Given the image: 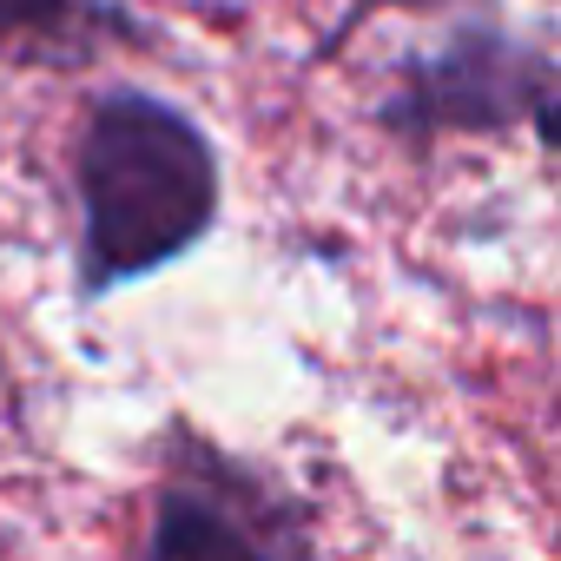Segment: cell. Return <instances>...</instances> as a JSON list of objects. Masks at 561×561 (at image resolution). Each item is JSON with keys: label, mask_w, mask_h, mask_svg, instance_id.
<instances>
[{"label": "cell", "mask_w": 561, "mask_h": 561, "mask_svg": "<svg viewBox=\"0 0 561 561\" xmlns=\"http://www.w3.org/2000/svg\"><path fill=\"white\" fill-rule=\"evenodd\" d=\"M73 185L80 298H106L179 264L218 225V152L205 126L146 87H113L87 106Z\"/></svg>", "instance_id": "obj_1"}, {"label": "cell", "mask_w": 561, "mask_h": 561, "mask_svg": "<svg viewBox=\"0 0 561 561\" xmlns=\"http://www.w3.org/2000/svg\"><path fill=\"white\" fill-rule=\"evenodd\" d=\"M377 126L390 139L430 146L449 133L502 139L535 133L561 152V67L515 41L502 21H462L443 47H423L397 67V87L377 106Z\"/></svg>", "instance_id": "obj_2"}, {"label": "cell", "mask_w": 561, "mask_h": 561, "mask_svg": "<svg viewBox=\"0 0 561 561\" xmlns=\"http://www.w3.org/2000/svg\"><path fill=\"white\" fill-rule=\"evenodd\" d=\"M311 528L257 469L211 443H185L152 508L146 554H305Z\"/></svg>", "instance_id": "obj_3"}, {"label": "cell", "mask_w": 561, "mask_h": 561, "mask_svg": "<svg viewBox=\"0 0 561 561\" xmlns=\"http://www.w3.org/2000/svg\"><path fill=\"white\" fill-rule=\"evenodd\" d=\"M119 21L100 0H0V60L67 67L93 54V27Z\"/></svg>", "instance_id": "obj_4"}]
</instances>
